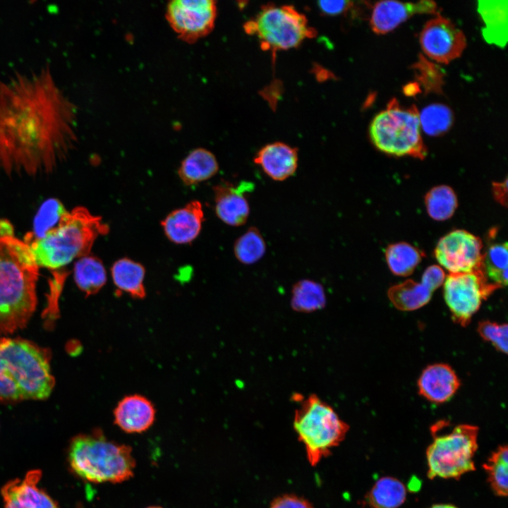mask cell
<instances>
[{"label":"cell","instance_id":"cell-1","mask_svg":"<svg viewBox=\"0 0 508 508\" xmlns=\"http://www.w3.org/2000/svg\"><path fill=\"white\" fill-rule=\"evenodd\" d=\"M78 109L50 68L17 71L0 78V171L50 174L78 140Z\"/></svg>","mask_w":508,"mask_h":508},{"label":"cell","instance_id":"cell-2","mask_svg":"<svg viewBox=\"0 0 508 508\" xmlns=\"http://www.w3.org/2000/svg\"><path fill=\"white\" fill-rule=\"evenodd\" d=\"M39 268L23 240L0 235V336L23 328L32 317Z\"/></svg>","mask_w":508,"mask_h":508},{"label":"cell","instance_id":"cell-3","mask_svg":"<svg viewBox=\"0 0 508 508\" xmlns=\"http://www.w3.org/2000/svg\"><path fill=\"white\" fill-rule=\"evenodd\" d=\"M109 226L85 207L78 206L61 217L40 237L25 236L39 267L62 269L73 260L90 255L95 240L109 232Z\"/></svg>","mask_w":508,"mask_h":508},{"label":"cell","instance_id":"cell-4","mask_svg":"<svg viewBox=\"0 0 508 508\" xmlns=\"http://www.w3.org/2000/svg\"><path fill=\"white\" fill-rule=\"evenodd\" d=\"M54 384L45 349L22 339H0V400L45 399Z\"/></svg>","mask_w":508,"mask_h":508},{"label":"cell","instance_id":"cell-5","mask_svg":"<svg viewBox=\"0 0 508 508\" xmlns=\"http://www.w3.org/2000/svg\"><path fill=\"white\" fill-rule=\"evenodd\" d=\"M68 461L75 474L94 483L124 482L135 468L131 447L109 440L98 428L71 440Z\"/></svg>","mask_w":508,"mask_h":508},{"label":"cell","instance_id":"cell-6","mask_svg":"<svg viewBox=\"0 0 508 508\" xmlns=\"http://www.w3.org/2000/svg\"><path fill=\"white\" fill-rule=\"evenodd\" d=\"M296 397L300 406L294 413V429L308 463L315 466L344 440L349 426L318 395L310 394L303 400Z\"/></svg>","mask_w":508,"mask_h":508},{"label":"cell","instance_id":"cell-7","mask_svg":"<svg viewBox=\"0 0 508 508\" xmlns=\"http://www.w3.org/2000/svg\"><path fill=\"white\" fill-rule=\"evenodd\" d=\"M421 130L417 107H405L392 98L385 109L373 118L369 135L373 145L384 153L423 159L427 150Z\"/></svg>","mask_w":508,"mask_h":508},{"label":"cell","instance_id":"cell-8","mask_svg":"<svg viewBox=\"0 0 508 508\" xmlns=\"http://www.w3.org/2000/svg\"><path fill=\"white\" fill-rule=\"evenodd\" d=\"M431 432L433 440L426 449L429 478L459 479L476 469L473 459L478 449V427L459 424L445 433L432 428Z\"/></svg>","mask_w":508,"mask_h":508},{"label":"cell","instance_id":"cell-9","mask_svg":"<svg viewBox=\"0 0 508 508\" xmlns=\"http://www.w3.org/2000/svg\"><path fill=\"white\" fill-rule=\"evenodd\" d=\"M244 29L258 37L262 49L272 52L295 48L316 34L306 17L293 6L271 4L264 6Z\"/></svg>","mask_w":508,"mask_h":508},{"label":"cell","instance_id":"cell-10","mask_svg":"<svg viewBox=\"0 0 508 508\" xmlns=\"http://www.w3.org/2000/svg\"><path fill=\"white\" fill-rule=\"evenodd\" d=\"M444 298L454 322L467 326L485 300L499 287L485 277L481 269L464 273H450L445 277Z\"/></svg>","mask_w":508,"mask_h":508},{"label":"cell","instance_id":"cell-11","mask_svg":"<svg viewBox=\"0 0 508 508\" xmlns=\"http://www.w3.org/2000/svg\"><path fill=\"white\" fill-rule=\"evenodd\" d=\"M217 16L216 2L212 0H174L166 11L171 28L183 40L193 42L209 34Z\"/></svg>","mask_w":508,"mask_h":508},{"label":"cell","instance_id":"cell-12","mask_svg":"<svg viewBox=\"0 0 508 508\" xmlns=\"http://www.w3.org/2000/svg\"><path fill=\"white\" fill-rule=\"evenodd\" d=\"M483 243L480 238L464 230H454L438 241L435 256L450 273L471 272L481 269Z\"/></svg>","mask_w":508,"mask_h":508},{"label":"cell","instance_id":"cell-13","mask_svg":"<svg viewBox=\"0 0 508 508\" xmlns=\"http://www.w3.org/2000/svg\"><path fill=\"white\" fill-rule=\"evenodd\" d=\"M419 42L428 58L445 64L459 58L467 44L463 31L440 13L425 24Z\"/></svg>","mask_w":508,"mask_h":508},{"label":"cell","instance_id":"cell-14","mask_svg":"<svg viewBox=\"0 0 508 508\" xmlns=\"http://www.w3.org/2000/svg\"><path fill=\"white\" fill-rule=\"evenodd\" d=\"M438 6L430 0L417 2L381 1L373 6L370 25L379 35L386 34L416 14H438Z\"/></svg>","mask_w":508,"mask_h":508},{"label":"cell","instance_id":"cell-15","mask_svg":"<svg viewBox=\"0 0 508 508\" xmlns=\"http://www.w3.org/2000/svg\"><path fill=\"white\" fill-rule=\"evenodd\" d=\"M40 470H31L23 478L8 481L1 494L4 508H59L57 503L38 486Z\"/></svg>","mask_w":508,"mask_h":508},{"label":"cell","instance_id":"cell-16","mask_svg":"<svg viewBox=\"0 0 508 508\" xmlns=\"http://www.w3.org/2000/svg\"><path fill=\"white\" fill-rule=\"evenodd\" d=\"M253 184L241 181L238 185L222 182L214 187L215 212L225 224L238 226L246 223L250 207L246 193L252 191Z\"/></svg>","mask_w":508,"mask_h":508},{"label":"cell","instance_id":"cell-17","mask_svg":"<svg viewBox=\"0 0 508 508\" xmlns=\"http://www.w3.org/2000/svg\"><path fill=\"white\" fill-rule=\"evenodd\" d=\"M114 423L126 433H142L154 423L156 409L153 403L140 394L123 397L113 411Z\"/></svg>","mask_w":508,"mask_h":508},{"label":"cell","instance_id":"cell-18","mask_svg":"<svg viewBox=\"0 0 508 508\" xmlns=\"http://www.w3.org/2000/svg\"><path fill=\"white\" fill-rule=\"evenodd\" d=\"M204 212L201 203L193 200L181 208L171 212L161 222L166 236L173 243L192 242L200 234Z\"/></svg>","mask_w":508,"mask_h":508},{"label":"cell","instance_id":"cell-19","mask_svg":"<svg viewBox=\"0 0 508 508\" xmlns=\"http://www.w3.org/2000/svg\"><path fill=\"white\" fill-rule=\"evenodd\" d=\"M461 385L453 368L446 363L427 366L418 380V393L427 400L441 404L449 400Z\"/></svg>","mask_w":508,"mask_h":508},{"label":"cell","instance_id":"cell-20","mask_svg":"<svg viewBox=\"0 0 508 508\" xmlns=\"http://www.w3.org/2000/svg\"><path fill=\"white\" fill-rule=\"evenodd\" d=\"M298 150L282 142L262 147L254 157V162L274 181H284L292 176L298 167Z\"/></svg>","mask_w":508,"mask_h":508},{"label":"cell","instance_id":"cell-21","mask_svg":"<svg viewBox=\"0 0 508 508\" xmlns=\"http://www.w3.org/2000/svg\"><path fill=\"white\" fill-rule=\"evenodd\" d=\"M478 12L484 23L482 29L484 40L504 48L507 42V1H478Z\"/></svg>","mask_w":508,"mask_h":508},{"label":"cell","instance_id":"cell-22","mask_svg":"<svg viewBox=\"0 0 508 508\" xmlns=\"http://www.w3.org/2000/svg\"><path fill=\"white\" fill-rule=\"evenodd\" d=\"M219 169L215 156L204 148L191 151L182 161L178 174L186 186H193L214 176Z\"/></svg>","mask_w":508,"mask_h":508},{"label":"cell","instance_id":"cell-23","mask_svg":"<svg viewBox=\"0 0 508 508\" xmlns=\"http://www.w3.org/2000/svg\"><path fill=\"white\" fill-rule=\"evenodd\" d=\"M111 274L119 292L123 291L137 299L145 297V270L141 264L126 258L119 259L113 264Z\"/></svg>","mask_w":508,"mask_h":508},{"label":"cell","instance_id":"cell-24","mask_svg":"<svg viewBox=\"0 0 508 508\" xmlns=\"http://www.w3.org/2000/svg\"><path fill=\"white\" fill-rule=\"evenodd\" d=\"M405 485L392 476L379 478L365 497L369 508H398L406 499Z\"/></svg>","mask_w":508,"mask_h":508},{"label":"cell","instance_id":"cell-25","mask_svg":"<svg viewBox=\"0 0 508 508\" xmlns=\"http://www.w3.org/2000/svg\"><path fill=\"white\" fill-rule=\"evenodd\" d=\"M433 292L423 281L417 282L408 279L392 286L388 291V297L397 309L411 311L426 305L430 300Z\"/></svg>","mask_w":508,"mask_h":508},{"label":"cell","instance_id":"cell-26","mask_svg":"<svg viewBox=\"0 0 508 508\" xmlns=\"http://www.w3.org/2000/svg\"><path fill=\"white\" fill-rule=\"evenodd\" d=\"M75 282L87 296L97 294L107 282V272L102 261L94 255L82 257L73 268Z\"/></svg>","mask_w":508,"mask_h":508},{"label":"cell","instance_id":"cell-27","mask_svg":"<svg viewBox=\"0 0 508 508\" xmlns=\"http://www.w3.org/2000/svg\"><path fill=\"white\" fill-rule=\"evenodd\" d=\"M507 243H490L483 255L481 270L487 279L499 288L507 284Z\"/></svg>","mask_w":508,"mask_h":508},{"label":"cell","instance_id":"cell-28","mask_svg":"<svg viewBox=\"0 0 508 508\" xmlns=\"http://www.w3.org/2000/svg\"><path fill=\"white\" fill-rule=\"evenodd\" d=\"M423 253L404 242L389 245L385 258L390 271L397 276L410 275L422 260Z\"/></svg>","mask_w":508,"mask_h":508},{"label":"cell","instance_id":"cell-29","mask_svg":"<svg viewBox=\"0 0 508 508\" xmlns=\"http://www.w3.org/2000/svg\"><path fill=\"white\" fill-rule=\"evenodd\" d=\"M488 474V481L493 492L507 497L508 491V449L507 445L499 446L483 465Z\"/></svg>","mask_w":508,"mask_h":508},{"label":"cell","instance_id":"cell-30","mask_svg":"<svg viewBox=\"0 0 508 508\" xmlns=\"http://www.w3.org/2000/svg\"><path fill=\"white\" fill-rule=\"evenodd\" d=\"M425 204L429 216L437 221L450 218L458 205L454 191L448 186L433 188L425 197Z\"/></svg>","mask_w":508,"mask_h":508},{"label":"cell","instance_id":"cell-31","mask_svg":"<svg viewBox=\"0 0 508 508\" xmlns=\"http://www.w3.org/2000/svg\"><path fill=\"white\" fill-rule=\"evenodd\" d=\"M453 119L452 110L442 104H430L419 111L421 128L432 136L442 135L448 131Z\"/></svg>","mask_w":508,"mask_h":508},{"label":"cell","instance_id":"cell-32","mask_svg":"<svg viewBox=\"0 0 508 508\" xmlns=\"http://www.w3.org/2000/svg\"><path fill=\"white\" fill-rule=\"evenodd\" d=\"M265 240L255 227L249 228L235 242L234 251L236 259L243 264L251 265L264 255Z\"/></svg>","mask_w":508,"mask_h":508},{"label":"cell","instance_id":"cell-33","mask_svg":"<svg viewBox=\"0 0 508 508\" xmlns=\"http://www.w3.org/2000/svg\"><path fill=\"white\" fill-rule=\"evenodd\" d=\"M66 211L64 205L58 199L47 200L42 204L34 219L32 230L26 235L34 238L42 236L58 223Z\"/></svg>","mask_w":508,"mask_h":508},{"label":"cell","instance_id":"cell-34","mask_svg":"<svg viewBox=\"0 0 508 508\" xmlns=\"http://www.w3.org/2000/svg\"><path fill=\"white\" fill-rule=\"evenodd\" d=\"M325 294L320 284L310 280H302L293 289L292 304L301 310H313L321 307Z\"/></svg>","mask_w":508,"mask_h":508},{"label":"cell","instance_id":"cell-35","mask_svg":"<svg viewBox=\"0 0 508 508\" xmlns=\"http://www.w3.org/2000/svg\"><path fill=\"white\" fill-rule=\"evenodd\" d=\"M478 332L486 341L490 342L499 351L507 353L508 326L506 323L498 324L489 320L481 321L478 325Z\"/></svg>","mask_w":508,"mask_h":508},{"label":"cell","instance_id":"cell-36","mask_svg":"<svg viewBox=\"0 0 508 508\" xmlns=\"http://www.w3.org/2000/svg\"><path fill=\"white\" fill-rule=\"evenodd\" d=\"M268 508H314L306 498L293 493L283 494L272 500Z\"/></svg>","mask_w":508,"mask_h":508},{"label":"cell","instance_id":"cell-37","mask_svg":"<svg viewBox=\"0 0 508 508\" xmlns=\"http://www.w3.org/2000/svg\"><path fill=\"white\" fill-rule=\"evenodd\" d=\"M445 277V274L440 266L431 265L425 270L421 280L434 291L443 284Z\"/></svg>","mask_w":508,"mask_h":508},{"label":"cell","instance_id":"cell-38","mask_svg":"<svg viewBox=\"0 0 508 508\" xmlns=\"http://www.w3.org/2000/svg\"><path fill=\"white\" fill-rule=\"evenodd\" d=\"M352 2L349 1H320L318 2L320 11L327 16H337L351 6Z\"/></svg>","mask_w":508,"mask_h":508},{"label":"cell","instance_id":"cell-39","mask_svg":"<svg viewBox=\"0 0 508 508\" xmlns=\"http://www.w3.org/2000/svg\"><path fill=\"white\" fill-rule=\"evenodd\" d=\"M493 195L497 201L506 206L507 202V180L492 183Z\"/></svg>","mask_w":508,"mask_h":508},{"label":"cell","instance_id":"cell-40","mask_svg":"<svg viewBox=\"0 0 508 508\" xmlns=\"http://www.w3.org/2000/svg\"><path fill=\"white\" fill-rule=\"evenodd\" d=\"M13 234V229L11 224L4 219H0V235Z\"/></svg>","mask_w":508,"mask_h":508},{"label":"cell","instance_id":"cell-41","mask_svg":"<svg viewBox=\"0 0 508 508\" xmlns=\"http://www.w3.org/2000/svg\"><path fill=\"white\" fill-rule=\"evenodd\" d=\"M430 508H458L456 506L450 504H435L431 506Z\"/></svg>","mask_w":508,"mask_h":508},{"label":"cell","instance_id":"cell-42","mask_svg":"<svg viewBox=\"0 0 508 508\" xmlns=\"http://www.w3.org/2000/svg\"><path fill=\"white\" fill-rule=\"evenodd\" d=\"M146 508H163V507H162L160 506H150Z\"/></svg>","mask_w":508,"mask_h":508}]
</instances>
